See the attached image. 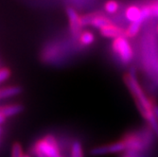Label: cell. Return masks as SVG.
<instances>
[{
  "label": "cell",
  "mask_w": 158,
  "mask_h": 157,
  "mask_svg": "<svg viewBox=\"0 0 158 157\" xmlns=\"http://www.w3.org/2000/svg\"><path fill=\"white\" fill-rule=\"evenodd\" d=\"M124 81L135 98L136 106L140 114L148 122L150 129L153 132L154 135L158 137V122L154 117L153 110H152L154 102L152 101V99H151L145 94L139 81H137L134 69H132L130 72L125 75Z\"/></svg>",
  "instance_id": "cell-1"
},
{
  "label": "cell",
  "mask_w": 158,
  "mask_h": 157,
  "mask_svg": "<svg viewBox=\"0 0 158 157\" xmlns=\"http://www.w3.org/2000/svg\"><path fill=\"white\" fill-rule=\"evenodd\" d=\"M153 135V132L149 127L146 130L128 133L121 140L125 144V151L143 153L152 145Z\"/></svg>",
  "instance_id": "cell-2"
},
{
  "label": "cell",
  "mask_w": 158,
  "mask_h": 157,
  "mask_svg": "<svg viewBox=\"0 0 158 157\" xmlns=\"http://www.w3.org/2000/svg\"><path fill=\"white\" fill-rule=\"evenodd\" d=\"M112 50L118 60L125 65L129 64L134 59L135 52L133 46L129 39L124 35L117 37L113 40Z\"/></svg>",
  "instance_id": "cell-3"
},
{
  "label": "cell",
  "mask_w": 158,
  "mask_h": 157,
  "mask_svg": "<svg viewBox=\"0 0 158 157\" xmlns=\"http://www.w3.org/2000/svg\"><path fill=\"white\" fill-rule=\"evenodd\" d=\"M34 147L47 157H62L59 144L52 134H48L39 139Z\"/></svg>",
  "instance_id": "cell-4"
},
{
  "label": "cell",
  "mask_w": 158,
  "mask_h": 157,
  "mask_svg": "<svg viewBox=\"0 0 158 157\" xmlns=\"http://www.w3.org/2000/svg\"><path fill=\"white\" fill-rule=\"evenodd\" d=\"M125 151V144L122 140L113 142L102 146H98L91 150V154L94 156H102L113 153H120Z\"/></svg>",
  "instance_id": "cell-5"
},
{
  "label": "cell",
  "mask_w": 158,
  "mask_h": 157,
  "mask_svg": "<svg viewBox=\"0 0 158 157\" xmlns=\"http://www.w3.org/2000/svg\"><path fill=\"white\" fill-rule=\"evenodd\" d=\"M81 21L82 25L84 26H90L96 28H102V27L112 23V21L105 16L103 13L100 12H91L88 14L81 16Z\"/></svg>",
  "instance_id": "cell-6"
},
{
  "label": "cell",
  "mask_w": 158,
  "mask_h": 157,
  "mask_svg": "<svg viewBox=\"0 0 158 157\" xmlns=\"http://www.w3.org/2000/svg\"><path fill=\"white\" fill-rule=\"evenodd\" d=\"M66 14H67V18L69 22L70 32L74 38L78 39L79 35L82 31V27H83L81 16L73 8H67Z\"/></svg>",
  "instance_id": "cell-7"
},
{
  "label": "cell",
  "mask_w": 158,
  "mask_h": 157,
  "mask_svg": "<svg viewBox=\"0 0 158 157\" xmlns=\"http://www.w3.org/2000/svg\"><path fill=\"white\" fill-rule=\"evenodd\" d=\"M100 34L105 38H112L114 39L117 37L122 36L124 34V30L119 26H117L113 23H110L102 28H99Z\"/></svg>",
  "instance_id": "cell-8"
},
{
  "label": "cell",
  "mask_w": 158,
  "mask_h": 157,
  "mask_svg": "<svg viewBox=\"0 0 158 157\" xmlns=\"http://www.w3.org/2000/svg\"><path fill=\"white\" fill-rule=\"evenodd\" d=\"M125 16H126L127 20H129L131 23L132 22H139V23L143 24V22H145L144 18H143V15H142L141 8L137 7L135 5H132L126 9Z\"/></svg>",
  "instance_id": "cell-9"
},
{
  "label": "cell",
  "mask_w": 158,
  "mask_h": 157,
  "mask_svg": "<svg viewBox=\"0 0 158 157\" xmlns=\"http://www.w3.org/2000/svg\"><path fill=\"white\" fill-rule=\"evenodd\" d=\"M23 106L20 104H9L0 106V114L4 116L6 118H10L13 116H16L23 111Z\"/></svg>",
  "instance_id": "cell-10"
},
{
  "label": "cell",
  "mask_w": 158,
  "mask_h": 157,
  "mask_svg": "<svg viewBox=\"0 0 158 157\" xmlns=\"http://www.w3.org/2000/svg\"><path fill=\"white\" fill-rule=\"evenodd\" d=\"M21 91L22 89L19 86H10V87L0 88V101L18 96L21 93Z\"/></svg>",
  "instance_id": "cell-11"
},
{
  "label": "cell",
  "mask_w": 158,
  "mask_h": 157,
  "mask_svg": "<svg viewBox=\"0 0 158 157\" xmlns=\"http://www.w3.org/2000/svg\"><path fill=\"white\" fill-rule=\"evenodd\" d=\"M79 43L81 47H89L95 42V35L89 31H81L78 37Z\"/></svg>",
  "instance_id": "cell-12"
},
{
  "label": "cell",
  "mask_w": 158,
  "mask_h": 157,
  "mask_svg": "<svg viewBox=\"0 0 158 157\" xmlns=\"http://www.w3.org/2000/svg\"><path fill=\"white\" fill-rule=\"evenodd\" d=\"M141 26H142V23H139V22H132L130 24L126 30H124V36L128 39L130 38H135L137 36V34L139 33L140 31V28H141Z\"/></svg>",
  "instance_id": "cell-13"
},
{
  "label": "cell",
  "mask_w": 158,
  "mask_h": 157,
  "mask_svg": "<svg viewBox=\"0 0 158 157\" xmlns=\"http://www.w3.org/2000/svg\"><path fill=\"white\" fill-rule=\"evenodd\" d=\"M70 157H84L83 150L81 142L74 141L70 149Z\"/></svg>",
  "instance_id": "cell-14"
},
{
  "label": "cell",
  "mask_w": 158,
  "mask_h": 157,
  "mask_svg": "<svg viewBox=\"0 0 158 157\" xmlns=\"http://www.w3.org/2000/svg\"><path fill=\"white\" fill-rule=\"evenodd\" d=\"M104 10L107 13L114 14L119 10V3L117 0H108L104 5Z\"/></svg>",
  "instance_id": "cell-15"
},
{
  "label": "cell",
  "mask_w": 158,
  "mask_h": 157,
  "mask_svg": "<svg viewBox=\"0 0 158 157\" xmlns=\"http://www.w3.org/2000/svg\"><path fill=\"white\" fill-rule=\"evenodd\" d=\"M10 157H24L22 146L19 143H14L11 147Z\"/></svg>",
  "instance_id": "cell-16"
},
{
  "label": "cell",
  "mask_w": 158,
  "mask_h": 157,
  "mask_svg": "<svg viewBox=\"0 0 158 157\" xmlns=\"http://www.w3.org/2000/svg\"><path fill=\"white\" fill-rule=\"evenodd\" d=\"M10 76V71L8 68H1L0 69V83L7 81Z\"/></svg>",
  "instance_id": "cell-17"
},
{
  "label": "cell",
  "mask_w": 158,
  "mask_h": 157,
  "mask_svg": "<svg viewBox=\"0 0 158 157\" xmlns=\"http://www.w3.org/2000/svg\"><path fill=\"white\" fill-rule=\"evenodd\" d=\"M122 157H144L143 153L135 152V151H125V153L122 155Z\"/></svg>",
  "instance_id": "cell-18"
},
{
  "label": "cell",
  "mask_w": 158,
  "mask_h": 157,
  "mask_svg": "<svg viewBox=\"0 0 158 157\" xmlns=\"http://www.w3.org/2000/svg\"><path fill=\"white\" fill-rule=\"evenodd\" d=\"M31 152H32V155H33L34 157H47L46 155L43 154L38 149H36L34 146H33L32 149H31Z\"/></svg>",
  "instance_id": "cell-19"
},
{
  "label": "cell",
  "mask_w": 158,
  "mask_h": 157,
  "mask_svg": "<svg viewBox=\"0 0 158 157\" xmlns=\"http://www.w3.org/2000/svg\"><path fill=\"white\" fill-rule=\"evenodd\" d=\"M153 114H154V117H155V118H156V120H157V122H158V104H156V103H154L153 104Z\"/></svg>",
  "instance_id": "cell-20"
},
{
  "label": "cell",
  "mask_w": 158,
  "mask_h": 157,
  "mask_svg": "<svg viewBox=\"0 0 158 157\" xmlns=\"http://www.w3.org/2000/svg\"><path fill=\"white\" fill-rule=\"evenodd\" d=\"M5 120H6V118L4 116H2L1 114H0V125L3 124L5 122Z\"/></svg>",
  "instance_id": "cell-21"
},
{
  "label": "cell",
  "mask_w": 158,
  "mask_h": 157,
  "mask_svg": "<svg viewBox=\"0 0 158 157\" xmlns=\"http://www.w3.org/2000/svg\"><path fill=\"white\" fill-rule=\"evenodd\" d=\"M24 157H32L31 155H28V154H24Z\"/></svg>",
  "instance_id": "cell-22"
},
{
  "label": "cell",
  "mask_w": 158,
  "mask_h": 157,
  "mask_svg": "<svg viewBox=\"0 0 158 157\" xmlns=\"http://www.w3.org/2000/svg\"><path fill=\"white\" fill-rule=\"evenodd\" d=\"M156 33L158 34V25H157V27H156Z\"/></svg>",
  "instance_id": "cell-23"
},
{
  "label": "cell",
  "mask_w": 158,
  "mask_h": 157,
  "mask_svg": "<svg viewBox=\"0 0 158 157\" xmlns=\"http://www.w3.org/2000/svg\"><path fill=\"white\" fill-rule=\"evenodd\" d=\"M2 134V129H1V127H0V134Z\"/></svg>",
  "instance_id": "cell-24"
}]
</instances>
